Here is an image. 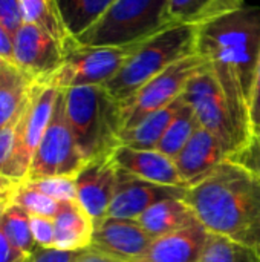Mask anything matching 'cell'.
<instances>
[{"label":"cell","instance_id":"cell-1","mask_svg":"<svg viewBox=\"0 0 260 262\" xmlns=\"http://www.w3.org/2000/svg\"><path fill=\"white\" fill-rule=\"evenodd\" d=\"M196 54L207 61L227 98L242 147L253 137L250 92L260 55L259 6H242L198 26Z\"/></svg>","mask_w":260,"mask_h":262},{"label":"cell","instance_id":"cell-2","mask_svg":"<svg viewBox=\"0 0 260 262\" xmlns=\"http://www.w3.org/2000/svg\"><path fill=\"white\" fill-rule=\"evenodd\" d=\"M184 201L210 233L260 253V177L256 173L227 158L188 187Z\"/></svg>","mask_w":260,"mask_h":262},{"label":"cell","instance_id":"cell-3","mask_svg":"<svg viewBox=\"0 0 260 262\" xmlns=\"http://www.w3.org/2000/svg\"><path fill=\"white\" fill-rule=\"evenodd\" d=\"M66 117L75 144L84 158L92 161L110 157L121 146V103L104 86L63 89Z\"/></svg>","mask_w":260,"mask_h":262},{"label":"cell","instance_id":"cell-4","mask_svg":"<svg viewBox=\"0 0 260 262\" xmlns=\"http://www.w3.org/2000/svg\"><path fill=\"white\" fill-rule=\"evenodd\" d=\"M198 26L169 25L135 45L118 72L104 84L120 103L129 100L153 77L176 61L196 54Z\"/></svg>","mask_w":260,"mask_h":262},{"label":"cell","instance_id":"cell-5","mask_svg":"<svg viewBox=\"0 0 260 262\" xmlns=\"http://www.w3.org/2000/svg\"><path fill=\"white\" fill-rule=\"evenodd\" d=\"M167 3L169 0H113L77 41L83 46H135L169 26Z\"/></svg>","mask_w":260,"mask_h":262},{"label":"cell","instance_id":"cell-6","mask_svg":"<svg viewBox=\"0 0 260 262\" xmlns=\"http://www.w3.org/2000/svg\"><path fill=\"white\" fill-rule=\"evenodd\" d=\"M60 89L49 81L35 83L17 120L14 147L3 177L15 184L25 183L32 158L49 126Z\"/></svg>","mask_w":260,"mask_h":262},{"label":"cell","instance_id":"cell-7","mask_svg":"<svg viewBox=\"0 0 260 262\" xmlns=\"http://www.w3.org/2000/svg\"><path fill=\"white\" fill-rule=\"evenodd\" d=\"M207 66L199 54H193L153 77L136 94L121 103L123 127L130 129L150 114L173 103L184 94L187 83Z\"/></svg>","mask_w":260,"mask_h":262},{"label":"cell","instance_id":"cell-8","mask_svg":"<svg viewBox=\"0 0 260 262\" xmlns=\"http://www.w3.org/2000/svg\"><path fill=\"white\" fill-rule=\"evenodd\" d=\"M84 164L86 161L75 144L66 117L64 94L60 89L49 126L32 158L26 181L49 177H75Z\"/></svg>","mask_w":260,"mask_h":262},{"label":"cell","instance_id":"cell-9","mask_svg":"<svg viewBox=\"0 0 260 262\" xmlns=\"http://www.w3.org/2000/svg\"><path fill=\"white\" fill-rule=\"evenodd\" d=\"M133 46H83L77 43L67 51L63 64L49 83L58 89L80 86H104L123 66Z\"/></svg>","mask_w":260,"mask_h":262},{"label":"cell","instance_id":"cell-10","mask_svg":"<svg viewBox=\"0 0 260 262\" xmlns=\"http://www.w3.org/2000/svg\"><path fill=\"white\" fill-rule=\"evenodd\" d=\"M182 95L192 106L201 127L218 137L227 149L228 155L241 147L230 106L208 66L187 83Z\"/></svg>","mask_w":260,"mask_h":262},{"label":"cell","instance_id":"cell-11","mask_svg":"<svg viewBox=\"0 0 260 262\" xmlns=\"http://www.w3.org/2000/svg\"><path fill=\"white\" fill-rule=\"evenodd\" d=\"M12 38V64L37 83L49 81L64 61L63 45L32 23L25 21Z\"/></svg>","mask_w":260,"mask_h":262},{"label":"cell","instance_id":"cell-12","mask_svg":"<svg viewBox=\"0 0 260 262\" xmlns=\"http://www.w3.org/2000/svg\"><path fill=\"white\" fill-rule=\"evenodd\" d=\"M153 238L141 227L138 220L106 216L95 223L90 249L123 262L139 258Z\"/></svg>","mask_w":260,"mask_h":262},{"label":"cell","instance_id":"cell-13","mask_svg":"<svg viewBox=\"0 0 260 262\" xmlns=\"http://www.w3.org/2000/svg\"><path fill=\"white\" fill-rule=\"evenodd\" d=\"M185 193L187 189L155 184L118 167L116 187L107 210V216L136 220L150 206L169 198L184 200Z\"/></svg>","mask_w":260,"mask_h":262},{"label":"cell","instance_id":"cell-14","mask_svg":"<svg viewBox=\"0 0 260 262\" xmlns=\"http://www.w3.org/2000/svg\"><path fill=\"white\" fill-rule=\"evenodd\" d=\"M118 180V166L113 157H103L87 161L75 175L77 201L93 220L101 221L107 216L110 201Z\"/></svg>","mask_w":260,"mask_h":262},{"label":"cell","instance_id":"cell-15","mask_svg":"<svg viewBox=\"0 0 260 262\" xmlns=\"http://www.w3.org/2000/svg\"><path fill=\"white\" fill-rule=\"evenodd\" d=\"M227 157L228 152L221 140L199 127L173 160L181 178L187 187H192L207 178Z\"/></svg>","mask_w":260,"mask_h":262},{"label":"cell","instance_id":"cell-16","mask_svg":"<svg viewBox=\"0 0 260 262\" xmlns=\"http://www.w3.org/2000/svg\"><path fill=\"white\" fill-rule=\"evenodd\" d=\"M208 230L196 218L188 226L155 238L149 249L130 262H198Z\"/></svg>","mask_w":260,"mask_h":262},{"label":"cell","instance_id":"cell-17","mask_svg":"<svg viewBox=\"0 0 260 262\" xmlns=\"http://www.w3.org/2000/svg\"><path fill=\"white\" fill-rule=\"evenodd\" d=\"M112 157L120 169L141 180L161 186L188 189L176 169L175 160L156 149L143 150L129 146H120Z\"/></svg>","mask_w":260,"mask_h":262},{"label":"cell","instance_id":"cell-18","mask_svg":"<svg viewBox=\"0 0 260 262\" xmlns=\"http://www.w3.org/2000/svg\"><path fill=\"white\" fill-rule=\"evenodd\" d=\"M54 249L81 252L90 247L95 223L77 200L61 201L54 216Z\"/></svg>","mask_w":260,"mask_h":262},{"label":"cell","instance_id":"cell-19","mask_svg":"<svg viewBox=\"0 0 260 262\" xmlns=\"http://www.w3.org/2000/svg\"><path fill=\"white\" fill-rule=\"evenodd\" d=\"M242 6L244 0H169L166 15L169 25L202 26Z\"/></svg>","mask_w":260,"mask_h":262},{"label":"cell","instance_id":"cell-20","mask_svg":"<svg viewBox=\"0 0 260 262\" xmlns=\"http://www.w3.org/2000/svg\"><path fill=\"white\" fill-rule=\"evenodd\" d=\"M35 83L12 63L0 68V130L20 117Z\"/></svg>","mask_w":260,"mask_h":262},{"label":"cell","instance_id":"cell-21","mask_svg":"<svg viewBox=\"0 0 260 262\" xmlns=\"http://www.w3.org/2000/svg\"><path fill=\"white\" fill-rule=\"evenodd\" d=\"M136 220L141 227L155 239L188 226L196 220V216L184 200L169 198L150 206Z\"/></svg>","mask_w":260,"mask_h":262},{"label":"cell","instance_id":"cell-22","mask_svg":"<svg viewBox=\"0 0 260 262\" xmlns=\"http://www.w3.org/2000/svg\"><path fill=\"white\" fill-rule=\"evenodd\" d=\"M184 101V97L181 95L169 106L150 114L144 120H141L136 126L130 129H123L120 135L121 146H129L133 149H156L159 140L162 138L166 129L169 127L170 121L179 111L181 104Z\"/></svg>","mask_w":260,"mask_h":262},{"label":"cell","instance_id":"cell-23","mask_svg":"<svg viewBox=\"0 0 260 262\" xmlns=\"http://www.w3.org/2000/svg\"><path fill=\"white\" fill-rule=\"evenodd\" d=\"M25 21L32 23L51 34L63 48L70 51L78 41L67 31L55 0H20Z\"/></svg>","mask_w":260,"mask_h":262},{"label":"cell","instance_id":"cell-24","mask_svg":"<svg viewBox=\"0 0 260 262\" xmlns=\"http://www.w3.org/2000/svg\"><path fill=\"white\" fill-rule=\"evenodd\" d=\"M61 18L77 40L86 32L113 3V0H55Z\"/></svg>","mask_w":260,"mask_h":262},{"label":"cell","instance_id":"cell-25","mask_svg":"<svg viewBox=\"0 0 260 262\" xmlns=\"http://www.w3.org/2000/svg\"><path fill=\"white\" fill-rule=\"evenodd\" d=\"M199 127H201V124H199L192 106L184 98L179 111L176 112V115L170 121L169 127L166 129L162 138L159 140L156 150H159L161 154H164L170 158H175Z\"/></svg>","mask_w":260,"mask_h":262},{"label":"cell","instance_id":"cell-26","mask_svg":"<svg viewBox=\"0 0 260 262\" xmlns=\"http://www.w3.org/2000/svg\"><path fill=\"white\" fill-rule=\"evenodd\" d=\"M2 226L8 239L26 255H32L38 246L31 230V215L18 204L8 203L2 207Z\"/></svg>","mask_w":260,"mask_h":262},{"label":"cell","instance_id":"cell-27","mask_svg":"<svg viewBox=\"0 0 260 262\" xmlns=\"http://www.w3.org/2000/svg\"><path fill=\"white\" fill-rule=\"evenodd\" d=\"M198 262H260V253L227 236L210 233Z\"/></svg>","mask_w":260,"mask_h":262},{"label":"cell","instance_id":"cell-28","mask_svg":"<svg viewBox=\"0 0 260 262\" xmlns=\"http://www.w3.org/2000/svg\"><path fill=\"white\" fill-rule=\"evenodd\" d=\"M11 203L21 206L29 215L46 218H54L60 207V201L41 193L26 183H20L15 186Z\"/></svg>","mask_w":260,"mask_h":262},{"label":"cell","instance_id":"cell-29","mask_svg":"<svg viewBox=\"0 0 260 262\" xmlns=\"http://www.w3.org/2000/svg\"><path fill=\"white\" fill-rule=\"evenodd\" d=\"M25 183L60 203L77 200L75 177H49V178L25 181Z\"/></svg>","mask_w":260,"mask_h":262},{"label":"cell","instance_id":"cell-30","mask_svg":"<svg viewBox=\"0 0 260 262\" xmlns=\"http://www.w3.org/2000/svg\"><path fill=\"white\" fill-rule=\"evenodd\" d=\"M228 160L260 177V137H251L242 147L228 155Z\"/></svg>","mask_w":260,"mask_h":262},{"label":"cell","instance_id":"cell-31","mask_svg":"<svg viewBox=\"0 0 260 262\" xmlns=\"http://www.w3.org/2000/svg\"><path fill=\"white\" fill-rule=\"evenodd\" d=\"M31 230L38 247L54 249V243H55L54 218L31 215Z\"/></svg>","mask_w":260,"mask_h":262},{"label":"cell","instance_id":"cell-32","mask_svg":"<svg viewBox=\"0 0 260 262\" xmlns=\"http://www.w3.org/2000/svg\"><path fill=\"white\" fill-rule=\"evenodd\" d=\"M0 21L14 37L17 29L25 23L20 0H0Z\"/></svg>","mask_w":260,"mask_h":262},{"label":"cell","instance_id":"cell-33","mask_svg":"<svg viewBox=\"0 0 260 262\" xmlns=\"http://www.w3.org/2000/svg\"><path fill=\"white\" fill-rule=\"evenodd\" d=\"M250 124L253 137L260 135V55L250 92Z\"/></svg>","mask_w":260,"mask_h":262},{"label":"cell","instance_id":"cell-34","mask_svg":"<svg viewBox=\"0 0 260 262\" xmlns=\"http://www.w3.org/2000/svg\"><path fill=\"white\" fill-rule=\"evenodd\" d=\"M3 206H0V262H28L29 255L14 247V244L8 239L3 230V226H2V207Z\"/></svg>","mask_w":260,"mask_h":262},{"label":"cell","instance_id":"cell-35","mask_svg":"<svg viewBox=\"0 0 260 262\" xmlns=\"http://www.w3.org/2000/svg\"><path fill=\"white\" fill-rule=\"evenodd\" d=\"M78 255H80V252H63V250H58V249L38 247L29 256L28 262H74Z\"/></svg>","mask_w":260,"mask_h":262},{"label":"cell","instance_id":"cell-36","mask_svg":"<svg viewBox=\"0 0 260 262\" xmlns=\"http://www.w3.org/2000/svg\"><path fill=\"white\" fill-rule=\"evenodd\" d=\"M17 120H14L12 123H9L6 127H3L0 130V177H3L5 167H6V164L11 158V154H12Z\"/></svg>","mask_w":260,"mask_h":262},{"label":"cell","instance_id":"cell-37","mask_svg":"<svg viewBox=\"0 0 260 262\" xmlns=\"http://www.w3.org/2000/svg\"><path fill=\"white\" fill-rule=\"evenodd\" d=\"M12 54H14V38H12V34L0 21V57L5 61L12 63Z\"/></svg>","mask_w":260,"mask_h":262},{"label":"cell","instance_id":"cell-38","mask_svg":"<svg viewBox=\"0 0 260 262\" xmlns=\"http://www.w3.org/2000/svg\"><path fill=\"white\" fill-rule=\"evenodd\" d=\"M74 262H123L120 259H115L112 256H107L101 252H97L93 249H86L83 252H80V255L75 258Z\"/></svg>","mask_w":260,"mask_h":262},{"label":"cell","instance_id":"cell-39","mask_svg":"<svg viewBox=\"0 0 260 262\" xmlns=\"http://www.w3.org/2000/svg\"><path fill=\"white\" fill-rule=\"evenodd\" d=\"M15 186L17 184L12 183L11 180H8L5 177H0V206L11 203V198H12Z\"/></svg>","mask_w":260,"mask_h":262},{"label":"cell","instance_id":"cell-40","mask_svg":"<svg viewBox=\"0 0 260 262\" xmlns=\"http://www.w3.org/2000/svg\"><path fill=\"white\" fill-rule=\"evenodd\" d=\"M5 63H8V61H5V60H3V58H2V57H0V68H2V66H3V64H5Z\"/></svg>","mask_w":260,"mask_h":262},{"label":"cell","instance_id":"cell-41","mask_svg":"<svg viewBox=\"0 0 260 262\" xmlns=\"http://www.w3.org/2000/svg\"><path fill=\"white\" fill-rule=\"evenodd\" d=\"M259 137H260V135H259Z\"/></svg>","mask_w":260,"mask_h":262}]
</instances>
